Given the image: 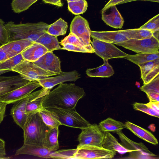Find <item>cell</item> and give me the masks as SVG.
<instances>
[{
	"mask_svg": "<svg viewBox=\"0 0 159 159\" xmlns=\"http://www.w3.org/2000/svg\"><path fill=\"white\" fill-rule=\"evenodd\" d=\"M85 95L83 88L75 84L61 83L44 96L42 107L74 109L79 100Z\"/></svg>",
	"mask_w": 159,
	"mask_h": 159,
	"instance_id": "1",
	"label": "cell"
},
{
	"mask_svg": "<svg viewBox=\"0 0 159 159\" xmlns=\"http://www.w3.org/2000/svg\"><path fill=\"white\" fill-rule=\"evenodd\" d=\"M5 25L8 42L27 39L34 42L47 32L49 25L43 22L16 24L11 21Z\"/></svg>",
	"mask_w": 159,
	"mask_h": 159,
	"instance_id": "2",
	"label": "cell"
},
{
	"mask_svg": "<svg viewBox=\"0 0 159 159\" xmlns=\"http://www.w3.org/2000/svg\"><path fill=\"white\" fill-rule=\"evenodd\" d=\"M50 128L43 122L39 111L28 115L22 128L23 144L44 147L46 134Z\"/></svg>",
	"mask_w": 159,
	"mask_h": 159,
	"instance_id": "3",
	"label": "cell"
},
{
	"mask_svg": "<svg viewBox=\"0 0 159 159\" xmlns=\"http://www.w3.org/2000/svg\"><path fill=\"white\" fill-rule=\"evenodd\" d=\"M116 153L115 151L102 147L89 145H77L76 148L70 149L69 159H111L114 157Z\"/></svg>",
	"mask_w": 159,
	"mask_h": 159,
	"instance_id": "4",
	"label": "cell"
},
{
	"mask_svg": "<svg viewBox=\"0 0 159 159\" xmlns=\"http://www.w3.org/2000/svg\"><path fill=\"white\" fill-rule=\"evenodd\" d=\"M51 89L42 88L41 89L31 93L13 103L10 112L17 125L22 129L23 128L28 116L26 113V107L27 103L40 96L47 94Z\"/></svg>",
	"mask_w": 159,
	"mask_h": 159,
	"instance_id": "5",
	"label": "cell"
},
{
	"mask_svg": "<svg viewBox=\"0 0 159 159\" xmlns=\"http://www.w3.org/2000/svg\"><path fill=\"white\" fill-rule=\"evenodd\" d=\"M45 108L55 115L61 125L81 129L90 124L75 109H65L55 107Z\"/></svg>",
	"mask_w": 159,
	"mask_h": 159,
	"instance_id": "6",
	"label": "cell"
},
{
	"mask_svg": "<svg viewBox=\"0 0 159 159\" xmlns=\"http://www.w3.org/2000/svg\"><path fill=\"white\" fill-rule=\"evenodd\" d=\"M12 71L17 72L24 79L30 82L56 75L43 69L33 62L25 60L16 65Z\"/></svg>",
	"mask_w": 159,
	"mask_h": 159,
	"instance_id": "7",
	"label": "cell"
},
{
	"mask_svg": "<svg viewBox=\"0 0 159 159\" xmlns=\"http://www.w3.org/2000/svg\"><path fill=\"white\" fill-rule=\"evenodd\" d=\"M137 53H151L159 52V41L152 36L141 40L129 39L116 44Z\"/></svg>",
	"mask_w": 159,
	"mask_h": 159,
	"instance_id": "8",
	"label": "cell"
},
{
	"mask_svg": "<svg viewBox=\"0 0 159 159\" xmlns=\"http://www.w3.org/2000/svg\"><path fill=\"white\" fill-rule=\"evenodd\" d=\"M91 43L94 53L103 61L114 58H124L128 55L113 43L95 39H93Z\"/></svg>",
	"mask_w": 159,
	"mask_h": 159,
	"instance_id": "9",
	"label": "cell"
},
{
	"mask_svg": "<svg viewBox=\"0 0 159 159\" xmlns=\"http://www.w3.org/2000/svg\"><path fill=\"white\" fill-rule=\"evenodd\" d=\"M81 130L77 139L79 143L78 146L89 145L102 147L104 133L100 130L98 125L90 124Z\"/></svg>",
	"mask_w": 159,
	"mask_h": 159,
	"instance_id": "10",
	"label": "cell"
},
{
	"mask_svg": "<svg viewBox=\"0 0 159 159\" xmlns=\"http://www.w3.org/2000/svg\"><path fill=\"white\" fill-rule=\"evenodd\" d=\"M41 85L38 80L29 82L25 85L0 95V101L7 105L15 102L28 95Z\"/></svg>",
	"mask_w": 159,
	"mask_h": 159,
	"instance_id": "11",
	"label": "cell"
},
{
	"mask_svg": "<svg viewBox=\"0 0 159 159\" xmlns=\"http://www.w3.org/2000/svg\"><path fill=\"white\" fill-rule=\"evenodd\" d=\"M70 31L85 45L90 44L91 30L89 23L82 16L78 15L74 18L70 25Z\"/></svg>",
	"mask_w": 159,
	"mask_h": 159,
	"instance_id": "12",
	"label": "cell"
},
{
	"mask_svg": "<svg viewBox=\"0 0 159 159\" xmlns=\"http://www.w3.org/2000/svg\"><path fill=\"white\" fill-rule=\"evenodd\" d=\"M58 75L48 77L37 80L41 86L46 89H52L55 86L67 81H75L81 77L80 75L76 70L69 72L61 71Z\"/></svg>",
	"mask_w": 159,
	"mask_h": 159,
	"instance_id": "13",
	"label": "cell"
},
{
	"mask_svg": "<svg viewBox=\"0 0 159 159\" xmlns=\"http://www.w3.org/2000/svg\"><path fill=\"white\" fill-rule=\"evenodd\" d=\"M116 133L121 141L122 145L126 149L133 151V152H130L132 154L131 155V156H134V157L140 155L150 157L156 156L154 154L149 151L143 143H137L131 140L121 131Z\"/></svg>",
	"mask_w": 159,
	"mask_h": 159,
	"instance_id": "14",
	"label": "cell"
},
{
	"mask_svg": "<svg viewBox=\"0 0 159 159\" xmlns=\"http://www.w3.org/2000/svg\"><path fill=\"white\" fill-rule=\"evenodd\" d=\"M33 63L43 69L55 75L59 74L61 71V61L52 52H47Z\"/></svg>",
	"mask_w": 159,
	"mask_h": 159,
	"instance_id": "15",
	"label": "cell"
},
{
	"mask_svg": "<svg viewBox=\"0 0 159 159\" xmlns=\"http://www.w3.org/2000/svg\"><path fill=\"white\" fill-rule=\"evenodd\" d=\"M102 19L107 25L116 29H121L124 23V19L116 5L109 7L101 11Z\"/></svg>",
	"mask_w": 159,
	"mask_h": 159,
	"instance_id": "16",
	"label": "cell"
},
{
	"mask_svg": "<svg viewBox=\"0 0 159 159\" xmlns=\"http://www.w3.org/2000/svg\"><path fill=\"white\" fill-rule=\"evenodd\" d=\"M91 36L93 39L116 44L129 39L124 30L107 31H91Z\"/></svg>",
	"mask_w": 159,
	"mask_h": 159,
	"instance_id": "17",
	"label": "cell"
},
{
	"mask_svg": "<svg viewBox=\"0 0 159 159\" xmlns=\"http://www.w3.org/2000/svg\"><path fill=\"white\" fill-rule=\"evenodd\" d=\"M29 82L20 75L13 76H0V95L23 86Z\"/></svg>",
	"mask_w": 159,
	"mask_h": 159,
	"instance_id": "18",
	"label": "cell"
},
{
	"mask_svg": "<svg viewBox=\"0 0 159 159\" xmlns=\"http://www.w3.org/2000/svg\"><path fill=\"white\" fill-rule=\"evenodd\" d=\"M141 73V78L143 84L148 83L159 73V58L138 65Z\"/></svg>",
	"mask_w": 159,
	"mask_h": 159,
	"instance_id": "19",
	"label": "cell"
},
{
	"mask_svg": "<svg viewBox=\"0 0 159 159\" xmlns=\"http://www.w3.org/2000/svg\"><path fill=\"white\" fill-rule=\"evenodd\" d=\"M44 147H39L24 144L16 150L15 156L21 154L29 155L44 158H51V155L54 152Z\"/></svg>",
	"mask_w": 159,
	"mask_h": 159,
	"instance_id": "20",
	"label": "cell"
},
{
	"mask_svg": "<svg viewBox=\"0 0 159 159\" xmlns=\"http://www.w3.org/2000/svg\"><path fill=\"white\" fill-rule=\"evenodd\" d=\"M34 43L27 39H22L9 41L1 46L10 58L21 53Z\"/></svg>",
	"mask_w": 159,
	"mask_h": 159,
	"instance_id": "21",
	"label": "cell"
},
{
	"mask_svg": "<svg viewBox=\"0 0 159 159\" xmlns=\"http://www.w3.org/2000/svg\"><path fill=\"white\" fill-rule=\"evenodd\" d=\"M48 52L43 45L34 42L21 53L25 60L34 62Z\"/></svg>",
	"mask_w": 159,
	"mask_h": 159,
	"instance_id": "22",
	"label": "cell"
},
{
	"mask_svg": "<svg viewBox=\"0 0 159 159\" xmlns=\"http://www.w3.org/2000/svg\"><path fill=\"white\" fill-rule=\"evenodd\" d=\"M125 124V128L140 138L154 145L158 144L157 139L148 130L129 121L126 122Z\"/></svg>",
	"mask_w": 159,
	"mask_h": 159,
	"instance_id": "23",
	"label": "cell"
},
{
	"mask_svg": "<svg viewBox=\"0 0 159 159\" xmlns=\"http://www.w3.org/2000/svg\"><path fill=\"white\" fill-rule=\"evenodd\" d=\"M102 145V147L105 148L115 151L120 154L133 152L132 150H129L124 147L109 132L104 133Z\"/></svg>",
	"mask_w": 159,
	"mask_h": 159,
	"instance_id": "24",
	"label": "cell"
},
{
	"mask_svg": "<svg viewBox=\"0 0 159 159\" xmlns=\"http://www.w3.org/2000/svg\"><path fill=\"white\" fill-rule=\"evenodd\" d=\"M86 72L90 77L107 78L114 74L113 68L109 63L108 60L104 61L103 65L98 67L88 69Z\"/></svg>",
	"mask_w": 159,
	"mask_h": 159,
	"instance_id": "25",
	"label": "cell"
},
{
	"mask_svg": "<svg viewBox=\"0 0 159 159\" xmlns=\"http://www.w3.org/2000/svg\"><path fill=\"white\" fill-rule=\"evenodd\" d=\"M98 126L100 130L103 133H117L125 128L124 123L110 117L101 121L98 125Z\"/></svg>",
	"mask_w": 159,
	"mask_h": 159,
	"instance_id": "26",
	"label": "cell"
},
{
	"mask_svg": "<svg viewBox=\"0 0 159 159\" xmlns=\"http://www.w3.org/2000/svg\"><path fill=\"white\" fill-rule=\"evenodd\" d=\"M44 46L48 52H53L57 50H61L59 43L55 36L48 34L47 32L40 36L35 42Z\"/></svg>",
	"mask_w": 159,
	"mask_h": 159,
	"instance_id": "27",
	"label": "cell"
},
{
	"mask_svg": "<svg viewBox=\"0 0 159 159\" xmlns=\"http://www.w3.org/2000/svg\"><path fill=\"white\" fill-rule=\"evenodd\" d=\"M59 133L58 127L50 128L46 134L44 147L52 151L58 149Z\"/></svg>",
	"mask_w": 159,
	"mask_h": 159,
	"instance_id": "28",
	"label": "cell"
},
{
	"mask_svg": "<svg viewBox=\"0 0 159 159\" xmlns=\"http://www.w3.org/2000/svg\"><path fill=\"white\" fill-rule=\"evenodd\" d=\"M124 58L138 65L159 58V52L151 53H139L134 55L128 54Z\"/></svg>",
	"mask_w": 159,
	"mask_h": 159,
	"instance_id": "29",
	"label": "cell"
},
{
	"mask_svg": "<svg viewBox=\"0 0 159 159\" xmlns=\"http://www.w3.org/2000/svg\"><path fill=\"white\" fill-rule=\"evenodd\" d=\"M67 23L61 18H60L52 24L49 25L47 33L57 37L65 35L68 28Z\"/></svg>",
	"mask_w": 159,
	"mask_h": 159,
	"instance_id": "30",
	"label": "cell"
},
{
	"mask_svg": "<svg viewBox=\"0 0 159 159\" xmlns=\"http://www.w3.org/2000/svg\"><path fill=\"white\" fill-rule=\"evenodd\" d=\"M124 32L129 39L141 40L149 38L152 36L150 31L141 28L124 30Z\"/></svg>",
	"mask_w": 159,
	"mask_h": 159,
	"instance_id": "31",
	"label": "cell"
},
{
	"mask_svg": "<svg viewBox=\"0 0 159 159\" xmlns=\"http://www.w3.org/2000/svg\"><path fill=\"white\" fill-rule=\"evenodd\" d=\"M39 112L43 122L49 127H59L61 125L56 116L46 109L42 107Z\"/></svg>",
	"mask_w": 159,
	"mask_h": 159,
	"instance_id": "32",
	"label": "cell"
},
{
	"mask_svg": "<svg viewBox=\"0 0 159 159\" xmlns=\"http://www.w3.org/2000/svg\"><path fill=\"white\" fill-rule=\"evenodd\" d=\"M59 43L62 46L66 43H71L87 50L89 51L90 53H94V50L91 44L88 45H85L76 36L70 32L68 35L62 39Z\"/></svg>",
	"mask_w": 159,
	"mask_h": 159,
	"instance_id": "33",
	"label": "cell"
},
{
	"mask_svg": "<svg viewBox=\"0 0 159 159\" xmlns=\"http://www.w3.org/2000/svg\"><path fill=\"white\" fill-rule=\"evenodd\" d=\"M88 7V3L85 0L68 2L69 11L75 15L84 13L86 11Z\"/></svg>",
	"mask_w": 159,
	"mask_h": 159,
	"instance_id": "34",
	"label": "cell"
},
{
	"mask_svg": "<svg viewBox=\"0 0 159 159\" xmlns=\"http://www.w3.org/2000/svg\"><path fill=\"white\" fill-rule=\"evenodd\" d=\"M24 60L21 53L0 63V70L12 71L14 67Z\"/></svg>",
	"mask_w": 159,
	"mask_h": 159,
	"instance_id": "35",
	"label": "cell"
},
{
	"mask_svg": "<svg viewBox=\"0 0 159 159\" xmlns=\"http://www.w3.org/2000/svg\"><path fill=\"white\" fill-rule=\"evenodd\" d=\"M38 0H13L11 3L12 10L16 13L27 10Z\"/></svg>",
	"mask_w": 159,
	"mask_h": 159,
	"instance_id": "36",
	"label": "cell"
},
{
	"mask_svg": "<svg viewBox=\"0 0 159 159\" xmlns=\"http://www.w3.org/2000/svg\"><path fill=\"white\" fill-rule=\"evenodd\" d=\"M40 96L29 101L27 103L26 107V113L28 115L39 111L42 108L41 104L44 96Z\"/></svg>",
	"mask_w": 159,
	"mask_h": 159,
	"instance_id": "37",
	"label": "cell"
},
{
	"mask_svg": "<svg viewBox=\"0 0 159 159\" xmlns=\"http://www.w3.org/2000/svg\"><path fill=\"white\" fill-rule=\"evenodd\" d=\"M140 89L145 93L150 92L159 93V75L148 83L140 87Z\"/></svg>",
	"mask_w": 159,
	"mask_h": 159,
	"instance_id": "38",
	"label": "cell"
},
{
	"mask_svg": "<svg viewBox=\"0 0 159 159\" xmlns=\"http://www.w3.org/2000/svg\"><path fill=\"white\" fill-rule=\"evenodd\" d=\"M134 109L145 113L149 115L157 118L159 116V112L153 110L146 104L135 102L133 104Z\"/></svg>",
	"mask_w": 159,
	"mask_h": 159,
	"instance_id": "39",
	"label": "cell"
},
{
	"mask_svg": "<svg viewBox=\"0 0 159 159\" xmlns=\"http://www.w3.org/2000/svg\"><path fill=\"white\" fill-rule=\"evenodd\" d=\"M140 28L148 30L152 33L159 31V15L155 16Z\"/></svg>",
	"mask_w": 159,
	"mask_h": 159,
	"instance_id": "40",
	"label": "cell"
},
{
	"mask_svg": "<svg viewBox=\"0 0 159 159\" xmlns=\"http://www.w3.org/2000/svg\"><path fill=\"white\" fill-rule=\"evenodd\" d=\"M4 22L0 18V43L2 45L8 42L7 31Z\"/></svg>",
	"mask_w": 159,
	"mask_h": 159,
	"instance_id": "41",
	"label": "cell"
},
{
	"mask_svg": "<svg viewBox=\"0 0 159 159\" xmlns=\"http://www.w3.org/2000/svg\"><path fill=\"white\" fill-rule=\"evenodd\" d=\"M63 46V47L62 48V49L66 50L68 51L90 53L89 51L71 43H66Z\"/></svg>",
	"mask_w": 159,
	"mask_h": 159,
	"instance_id": "42",
	"label": "cell"
},
{
	"mask_svg": "<svg viewBox=\"0 0 159 159\" xmlns=\"http://www.w3.org/2000/svg\"><path fill=\"white\" fill-rule=\"evenodd\" d=\"M146 93L149 101L159 102V93L150 92Z\"/></svg>",
	"mask_w": 159,
	"mask_h": 159,
	"instance_id": "43",
	"label": "cell"
},
{
	"mask_svg": "<svg viewBox=\"0 0 159 159\" xmlns=\"http://www.w3.org/2000/svg\"><path fill=\"white\" fill-rule=\"evenodd\" d=\"M9 58L4 49L1 46H0V63L3 62Z\"/></svg>",
	"mask_w": 159,
	"mask_h": 159,
	"instance_id": "44",
	"label": "cell"
},
{
	"mask_svg": "<svg viewBox=\"0 0 159 159\" xmlns=\"http://www.w3.org/2000/svg\"><path fill=\"white\" fill-rule=\"evenodd\" d=\"M125 0H110L102 9L101 11L104 10L111 6L120 4V3Z\"/></svg>",
	"mask_w": 159,
	"mask_h": 159,
	"instance_id": "45",
	"label": "cell"
},
{
	"mask_svg": "<svg viewBox=\"0 0 159 159\" xmlns=\"http://www.w3.org/2000/svg\"><path fill=\"white\" fill-rule=\"evenodd\" d=\"M43 1L45 3L52 4L58 7H61L63 5L61 0H43Z\"/></svg>",
	"mask_w": 159,
	"mask_h": 159,
	"instance_id": "46",
	"label": "cell"
},
{
	"mask_svg": "<svg viewBox=\"0 0 159 159\" xmlns=\"http://www.w3.org/2000/svg\"><path fill=\"white\" fill-rule=\"evenodd\" d=\"M149 107L159 112V102L149 101L146 103Z\"/></svg>",
	"mask_w": 159,
	"mask_h": 159,
	"instance_id": "47",
	"label": "cell"
},
{
	"mask_svg": "<svg viewBox=\"0 0 159 159\" xmlns=\"http://www.w3.org/2000/svg\"><path fill=\"white\" fill-rule=\"evenodd\" d=\"M5 142L2 139L0 138V156H5Z\"/></svg>",
	"mask_w": 159,
	"mask_h": 159,
	"instance_id": "48",
	"label": "cell"
},
{
	"mask_svg": "<svg viewBox=\"0 0 159 159\" xmlns=\"http://www.w3.org/2000/svg\"><path fill=\"white\" fill-rule=\"evenodd\" d=\"M7 105L5 104L0 107V124L2 122L5 116L6 106Z\"/></svg>",
	"mask_w": 159,
	"mask_h": 159,
	"instance_id": "49",
	"label": "cell"
},
{
	"mask_svg": "<svg viewBox=\"0 0 159 159\" xmlns=\"http://www.w3.org/2000/svg\"><path fill=\"white\" fill-rule=\"evenodd\" d=\"M138 0H140V1H150L152 2H159V0H126L125 1H124L121 3H120V4H122L123 3H125L127 2H131L132 1H138Z\"/></svg>",
	"mask_w": 159,
	"mask_h": 159,
	"instance_id": "50",
	"label": "cell"
},
{
	"mask_svg": "<svg viewBox=\"0 0 159 159\" xmlns=\"http://www.w3.org/2000/svg\"><path fill=\"white\" fill-rule=\"evenodd\" d=\"M159 31L152 33V36L159 40Z\"/></svg>",
	"mask_w": 159,
	"mask_h": 159,
	"instance_id": "51",
	"label": "cell"
},
{
	"mask_svg": "<svg viewBox=\"0 0 159 159\" xmlns=\"http://www.w3.org/2000/svg\"><path fill=\"white\" fill-rule=\"evenodd\" d=\"M11 158L9 157H6L5 156H0V159H8Z\"/></svg>",
	"mask_w": 159,
	"mask_h": 159,
	"instance_id": "52",
	"label": "cell"
},
{
	"mask_svg": "<svg viewBox=\"0 0 159 159\" xmlns=\"http://www.w3.org/2000/svg\"><path fill=\"white\" fill-rule=\"evenodd\" d=\"M9 71L8 70H0V75L2 74L5 73L9 72Z\"/></svg>",
	"mask_w": 159,
	"mask_h": 159,
	"instance_id": "53",
	"label": "cell"
},
{
	"mask_svg": "<svg viewBox=\"0 0 159 159\" xmlns=\"http://www.w3.org/2000/svg\"><path fill=\"white\" fill-rule=\"evenodd\" d=\"M5 104H6L4 103L1 102V101H0V107L2 106Z\"/></svg>",
	"mask_w": 159,
	"mask_h": 159,
	"instance_id": "54",
	"label": "cell"
},
{
	"mask_svg": "<svg viewBox=\"0 0 159 159\" xmlns=\"http://www.w3.org/2000/svg\"><path fill=\"white\" fill-rule=\"evenodd\" d=\"M67 1V2H71V1H77L79 0H66Z\"/></svg>",
	"mask_w": 159,
	"mask_h": 159,
	"instance_id": "55",
	"label": "cell"
},
{
	"mask_svg": "<svg viewBox=\"0 0 159 159\" xmlns=\"http://www.w3.org/2000/svg\"></svg>",
	"mask_w": 159,
	"mask_h": 159,
	"instance_id": "56",
	"label": "cell"
}]
</instances>
